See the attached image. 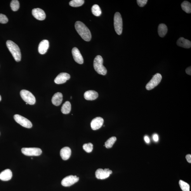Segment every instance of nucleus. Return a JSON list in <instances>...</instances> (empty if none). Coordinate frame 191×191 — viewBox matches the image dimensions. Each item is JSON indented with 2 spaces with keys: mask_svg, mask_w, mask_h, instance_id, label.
<instances>
[{
  "mask_svg": "<svg viewBox=\"0 0 191 191\" xmlns=\"http://www.w3.org/2000/svg\"><path fill=\"white\" fill-rule=\"evenodd\" d=\"M98 96V93L94 90L87 91L84 94V97L87 100L93 101L96 100Z\"/></svg>",
  "mask_w": 191,
  "mask_h": 191,
  "instance_id": "nucleus-16",
  "label": "nucleus"
},
{
  "mask_svg": "<svg viewBox=\"0 0 191 191\" xmlns=\"http://www.w3.org/2000/svg\"><path fill=\"white\" fill-rule=\"evenodd\" d=\"M71 109V105L69 101H67L63 105L61 108V112L64 114H68L70 112Z\"/></svg>",
  "mask_w": 191,
  "mask_h": 191,
  "instance_id": "nucleus-22",
  "label": "nucleus"
},
{
  "mask_svg": "<svg viewBox=\"0 0 191 191\" xmlns=\"http://www.w3.org/2000/svg\"><path fill=\"white\" fill-rule=\"evenodd\" d=\"M71 154V150L67 147H64L60 151V155L63 160H66L70 158Z\"/></svg>",
  "mask_w": 191,
  "mask_h": 191,
  "instance_id": "nucleus-19",
  "label": "nucleus"
},
{
  "mask_svg": "<svg viewBox=\"0 0 191 191\" xmlns=\"http://www.w3.org/2000/svg\"><path fill=\"white\" fill-rule=\"evenodd\" d=\"M139 6L141 7L144 6L147 3V0H137V1Z\"/></svg>",
  "mask_w": 191,
  "mask_h": 191,
  "instance_id": "nucleus-31",
  "label": "nucleus"
},
{
  "mask_svg": "<svg viewBox=\"0 0 191 191\" xmlns=\"http://www.w3.org/2000/svg\"><path fill=\"white\" fill-rule=\"evenodd\" d=\"M177 45L185 48H190L191 46V42L189 40L181 37L177 42Z\"/></svg>",
  "mask_w": 191,
  "mask_h": 191,
  "instance_id": "nucleus-20",
  "label": "nucleus"
},
{
  "mask_svg": "<svg viewBox=\"0 0 191 191\" xmlns=\"http://www.w3.org/2000/svg\"><path fill=\"white\" fill-rule=\"evenodd\" d=\"M104 122V120L102 117H97L95 118L92 120L91 126L94 130H97L102 126Z\"/></svg>",
  "mask_w": 191,
  "mask_h": 191,
  "instance_id": "nucleus-12",
  "label": "nucleus"
},
{
  "mask_svg": "<svg viewBox=\"0 0 191 191\" xmlns=\"http://www.w3.org/2000/svg\"><path fill=\"white\" fill-rule=\"evenodd\" d=\"M1 100H2L1 96V95H0V101H1Z\"/></svg>",
  "mask_w": 191,
  "mask_h": 191,
  "instance_id": "nucleus-36",
  "label": "nucleus"
},
{
  "mask_svg": "<svg viewBox=\"0 0 191 191\" xmlns=\"http://www.w3.org/2000/svg\"><path fill=\"white\" fill-rule=\"evenodd\" d=\"M13 174L10 169H7L0 173V180L3 181H8L11 180Z\"/></svg>",
  "mask_w": 191,
  "mask_h": 191,
  "instance_id": "nucleus-17",
  "label": "nucleus"
},
{
  "mask_svg": "<svg viewBox=\"0 0 191 191\" xmlns=\"http://www.w3.org/2000/svg\"><path fill=\"white\" fill-rule=\"evenodd\" d=\"M21 152L23 154L28 156H38L42 153L41 149L37 148H23L21 149Z\"/></svg>",
  "mask_w": 191,
  "mask_h": 191,
  "instance_id": "nucleus-7",
  "label": "nucleus"
},
{
  "mask_svg": "<svg viewBox=\"0 0 191 191\" xmlns=\"http://www.w3.org/2000/svg\"><path fill=\"white\" fill-rule=\"evenodd\" d=\"M162 77L161 74L157 73L146 85V89L148 90H151L158 85L161 82Z\"/></svg>",
  "mask_w": 191,
  "mask_h": 191,
  "instance_id": "nucleus-6",
  "label": "nucleus"
},
{
  "mask_svg": "<svg viewBox=\"0 0 191 191\" xmlns=\"http://www.w3.org/2000/svg\"><path fill=\"white\" fill-rule=\"evenodd\" d=\"M8 19L6 16L4 14H0V23L5 24L8 22Z\"/></svg>",
  "mask_w": 191,
  "mask_h": 191,
  "instance_id": "nucleus-30",
  "label": "nucleus"
},
{
  "mask_svg": "<svg viewBox=\"0 0 191 191\" xmlns=\"http://www.w3.org/2000/svg\"><path fill=\"white\" fill-rule=\"evenodd\" d=\"M83 148L86 152L91 153L93 149V145L91 143L85 144L83 145Z\"/></svg>",
  "mask_w": 191,
  "mask_h": 191,
  "instance_id": "nucleus-29",
  "label": "nucleus"
},
{
  "mask_svg": "<svg viewBox=\"0 0 191 191\" xmlns=\"http://www.w3.org/2000/svg\"><path fill=\"white\" fill-rule=\"evenodd\" d=\"M116 141L117 138L115 137H112L106 141L105 146L107 148H111Z\"/></svg>",
  "mask_w": 191,
  "mask_h": 191,
  "instance_id": "nucleus-24",
  "label": "nucleus"
},
{
  "mask_svg": "<svg viewBox=\"0 0 191 191\" xmlns=\"http://www.w3.org/2000/svg\"><path fill=\"white\" fill-rule=\"evenodd\" d=\"M114 21L115 31L117 34L121 35L122 31V20L121 15L119 13L117 12L115 13Z\"/></svg>",
  "mask_w": 191,
  "mask_h": 191,
  "instance_id": "nucleus-5",
  "label": "nucleus"
},
{
  "mask_svg": "<svg viewBox=\"0 0 191 191\" xmlns=\"http://www.w3.org/2000/svg\"><path fill=\"white\" fill-rule=\"evenodd\" d=\"M63 100V95L62 93L58 92L54 95L52 98V102L56 106L60 105L62 103Z\"/></svg>",
  "mask_w": 191,
  "mask_h": 191,
  "instance_id": "nucleus-18",
  "label": "nucleus"
},
{
  "mask_svg": "<svg viewBox=\"0 0 191 191\" xmlns=\"http://www.w3.org/2000/svg\"><path fill=\"white\" fill-rule=\"evenodd\" d=\"M186 74L188 75H191V67H189L186 69L185 70Z\"/></svg>",
  "mask_w": 191,
  "mask_h": 191,
  "instance_id": "nucleus-34",
  "label": "nucleus"
},
{
  "mask_svg": "<svg viewBox=\"0 0 191 191\" xmlns=\"http://www.w3.org/2000/svg\"><path fill=\"white\" fill-rule=\"evenodd\" d=\"M32 14L37 20L42 21L45 19L46 14L44 10L38 8L33 9Z\"/></svg>",
  "mask_w": 191,
  "mask_h": 191,
  "instance_id": "nucleus-13",
  "label": "nucleus"
},
{
  "mask_svg": "<svg viewBox=\"0 0 191 191\" xmlns=\"http://www.w3.org/2000/svg\"><path fill=\"white\" fill-rule=\"evenodd\" d=\"M181 7L183 10L186 13L190 14L191 13V4L187 1H184L181 4Z\"/></svg>",
  "mask_w": 191,
  "mask_h": 191,
  "instance_id": "nucleus-23",
  "label": "nucleus"
},
{
  "mask_svg": "<svg viewBox=\"0 0 191 191\" xmlns=\"http://www.w3.org/2000/svg\"><path fill=\"white\" fill-rule=\"evenodd\" d=\"M84 3L83 0H72L70 2L69 4L70 6L77 7L81 6Z\"/></svg>",
  "mask_w": 191,
  "mask_h": 191,
  "instance_id": "nucleus-26",
  "label": "nucleus"
},
{
  "mask_svg": "<svg viewBox=\"0 0 191 191\" xmlns=\"http://www.w3.org/2000/svg\"><path fill=\"white\" fill-rule=\"evenodd\" d=\"M75 27L78 34L82 39L87 42L90 41L91 34L90 30L84 23L81 21H78L75 23Z\"/></svg>",
  "mask_w": 191,
  "mask_h": 191,
  "instance_id": "nucleus-1",
  "label": "nucleus"
},
{
  "mask_svg": "<svg viewBox=\"0 0 191 191\" xmlns=\"http://www.w3.org/2000/svg\"><path fill=\"white\" fill-rule=\"evenodd\" d=\"M179 185L183 191H190V185L188 183L182 180L179 181Z\"/></svg>",
  "mask_w": 191,
  "mask_h": 191,
  "instance_id": "nucleus-27",
  "label": "nucleus"
},
{
  "mask_svg": "<svg viewBox=\"0 0 191 191\" xmlns=\"http://www.w3.org/2000/svg\"><path fill=\"white\" fill-rule=\"evenodd\" d=\"M70 75L66 73H61L57 77L54 82L56 84H62L65 83L70 78Z\"/></svg>",
  "mask_w": 191,
  "mask_h": 191,
  "instance_id": "nucleus-11",
  "label": "nucleus"
},
{
  "mask_svg": "<svg viewBox=\"0 0 191 191\" xmlns=\"http://www.w3.org/2000/svg\"><path fill=\"white\" fill-rule=\"evenodd\" d=\"M14 119L17 123L26 128L30 129L32 126V122L29 120L20 115H14Z\"/></svg>",
  "mask_w": 191,
  "mask_h": 191,
  "instance_id": "nucleus-8",
  "label": "nucleus"
},
{
  "mask_svg": "<svg viewBox=\"0 0 191 191\" xmlns=\"http://www.w3.org/2000/svg\"><path fill=\"white\" fill-rule=\"evenodd\" d=\"M91 10L92 13L95 16H100L102 14V11H101V8L98 5H94L93 7H92Z\"/></svg>",
  "mask_w": 191,
  "mask_h": 191,
  "instance_id": "nucleus-25",
  "label": "nucleus"
},
{
  "mask_svg": "<svg viewBox=\"0 0 191 191\" xmlns=\"http://www.w3.org/2000/svg\"><path fill=\"white\" fill-rule=\"evenodd\" d=\"M20 94L23 100L28 104L34 105L36 102V99L31 92L26 90H22Z\"/></svg>",
  "mask_w": 191,
  "mask_h": 191,
  "instance_id": "nucleus-4",
  "label": "nucleus"
},
{
  "mask_svg": "<svg viewBox=\"0 0 191 191\" xmlns=\"http://www.w3.org/2000/svg\"><path fill=\"white\" fill-rule=\"evenodd\" d=\"M112 173V171L109 169H99L97 170L95 173L96 177L98 179L104 180L107 178Z\"/></svg>",
  "mask_w": 191,
  "mask_h": 191,
  "instance_id": "nucleus-10",
  "label": "nucleus"
},
{
  "mask_svg": "<svg viewBox=\"0 0 191 191\" xmlns=\"http://www.w3.org/2000/svg\"><path fill=\"white\" fill-rule=\"evenodd\" d=\"M10 5L12 10L14 11H17L19 8V2L17 0L12 1Z\"/></svg>",
  "mask_w": 191,
  "mask_h": 191,
  "instance_id": "nucleus-28",
  "label": "nucleus"
},
{
  "mask_svg": "<svg viewBox=\"0 0 191 191\" xmlns=\"http://www.w3.org/2000/svg\"><path fill=\"white\" fill-rule=\"evenodd\" d=\"M153 140L155 141H157L159 140L158 136L157 134H154L153 135Z\"/></svg>",
  "mask_w": 191,
  "mask_h": 191,
  "instance_id": "nucleus-33",
  "label": "nucleus"
},
{
  "mask_svg": "<svg viewBox=\"0 0 191 191\" xmlns=\"http://www.w3.org/2000/svg\"><path fill=\"white\" fill-rule=\"evenodd\" d=\"M186 159L187 160V161L191 163V155L190 154H188L186 156Z\"/></svg>",
  "mask_w": 191,
  "mask_h": 191,
  "instance_id": "nucleus-32",
  "label": "nucleus"
},
{
  "mask_svg": "<svg viewBox=\"0 0 191 191\" xmlns=\"http://www.w3.org/2000/svg\"><path fill=\"white\" fill-rule=\"evenodd\" d=\"M103 59L102 57L98 55L96 57L94 61V67L96 71L99 74L105 75L107 74V70L103 65Z\"/></svg>",
  "mask_w": 191,
  "mask_h": 191,
  "instance_id": "nucleus-3",
  "label": "nucleus"
},
{
  "mask_svg": "<svg viewBox=\"0 0 191 191\" xmlns=\"http://www.w3.org/2000/svg\"><path fill=\"white\" fill-rule=\"evenodd\" d=\"M7 48L12 55L15 60L20 62L21 60V55L20 49L17 44L11 41H8L6 42Z\"/></svg>",
  "mask_w": 191,
  "mask_h": 191,
  "instance_id": "nucleus-2",
  "label": "nucleus"
},
{
  "mask_svg": "<svg viewBox=\"0 0 191 191\" xmlns=\"http://www.w3.org/2000/svg\"><path fill=\"white\" fill-rule=\"evenodd\" d=\"M79 180V178L76 176L70 175L64 178L61 181V184L64 187H70L78 182Z\"/></svg>",
  "mask_w": 191,
  "mask_h": 191,
  "instance_id": "nucleus-9",
  "label": "nucleus"
},
{
  "mask_svg": "<svg viewBox=\"0 0 191 191\" xmlns=\"http://www.w3.org/2000/svg\"><path fill=\"white\" fill-rule=\"evenodd\" d=\"M168 30L167 27L166 25L164 24H160L159 25L158 28V32L159 36L161 37H163L167 34Z\"/></svg>",
  "mask_w": 191,
  "mask_h": 191,
  "instance_id": "nucleus-21",
  "label": "nucleus"
},
{
  "mask_svg": "<svg viewBox=\"0 0 191 191\" xmlns=\"http://www.w3.org/2000/svg\"><path fill=\"white\" fill-rule=\"evenodd\" d=\"M72 54L74 59L76 62L79 64H82L84 62L83 57L78 49L75 47L72 49Z\"/></svg>",
  "mask_w": 191,
  "mask_h": 191,
  "instance_id": "nucleus-14",
  "label": "nucleus"
},
{
  "mask_svg": "<svg viewBox=\"0 0 191 191\" xmlns=\"http://www.w3.org/2000/svg\"><path fill=\"white\" fill-rule=\"evenodd\" d=\"M49 43L48 40H44L40 42L38 46V51L40 54H46L49 48Z\"/></svg>",
  "mask_w": 191,
  "mask_h": 191,
  "instance_id": "nucleus-15",
  "label": "nucleus"
},
{
  "mask_svg": "<svg viewBox=\"0 0 191 191\" xmlns=\"http://www.w3.org/2000/svg\"><path fill=\"white\" fill-rule=\"evenodd\" d=\"M144 139L146 143H148L150 142L149 138L147 136H145V137Z\"/></svg>",
  "mask_w": 191,
  "mask_h": 191,
  "instance_id": "nucleus-35",
  "label": "nucleus"
}]
</instances>
